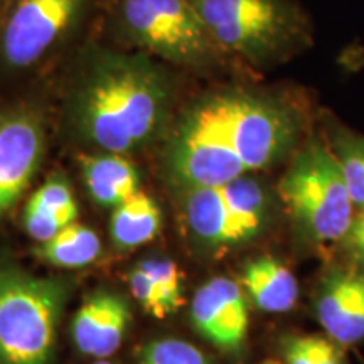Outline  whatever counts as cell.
<instances>
[{
  "label": "cell",
  "mask_w": 364,
  "mask_h": 364,
  "mask_svg": "<svg viewBox=\"0 0 364 364\" xmlns=\"http://www.w3.org/2000/svg\"><path fill=\"white\" fill-rule=\"evenodd\" d=\"M343 241L346 247L351 250L354 257L364 263V211H359L358 215H354L351 226H349Z\"/></svg>",
  "instance_id": "cell-23"
},
{
  "label": "cell",
  "mask_w": 364,
  "mask_h": 364,
  "mask_svg": "<svg viewBox=\"0 0 364 364\" xmlns=\"http://www.w3.org/2000/svg\"><path fill=\"white\" fill-rule=\"evenodd\" d=\"M44 150L41 122L27 112L0 117V220L38 171Z\"/></svg>",
  "instance_id": "cell-9"
},
{
  "label": "cell",
  "mask_w": 364,
  "mask_h": 364,
  "mask_svg": "<svg viewBox=\"0 0 364 364\" xmlns=\"http://www.w3.org/2000/svg\"><path fill=\"white\" fill-rule=\"evenodd\" d=\"M81 166L88 193L100 206L117 208L139 191V172L122 154L83 156Z\"/></svg>",
  "instance_id": "cell-14"
},
{
  "label": "cell",
  "mask_w": 364,
  "mask_h": 364,
  "mask_svg": "<svg viewBox=\"0 0 364 364\" xmlns=\"http://www.w3.org/2000/svg\"><path fill=\"white\" fill-rule=\"evenodd\" d=\"M243 287L252 302L263 312H287L299 299L297 279L272 257L258 258L245 267Z\"/></svg>",
  "instance_id": "cell-15"
},
{
  "label": "cell",
  "mask_w": 364,
  "mask_h": 364,
  "mask_svg": "<svg viewBox=\"0 0 364 364\" xmlns=\"http://www.w3.org/2000/svg\"><path fill=\"white\" fill-rule=\"evenodd\" d=\"M24 228L31 238L44 243V241L56 236L63 228H66V225L51 211L41 208L39 204L29 199L24 209Z\"/></svg>",
  "instance_id": "cell-22"
},
{
  "label": "cell",
  "mask_w": 364,
  "mask_h": 364,
  "mask_svg": "<svg viewBox=\"0 0 364 364\" xmlns=\"http://www.w3.org/2000/svg\"><path fill=\"white\" fill-rule=\"evenodd\" d=\"M85 0H19L2 36V51L11 68L39 61L76 19Z\"/></svg>",
  "instance_id": "cell-8"
},
{
  "label": "cell",
  "mask_w": 364,
  "mask_h": 364,
  "mask_svg": "<svg viewBox=\"0 0 364 364\" xmlns=\"http://www.w3.org/2000/svg\"><path fill=\"white\" fill-rule=\"evenodd\" d=\"M223 53L255 71L284 65L312 44L309 16L294 0H189Z\"/></svg>",
  "instance_id": "cell-3"
},
{
  "label": "cell",
  "mask_w": 364,
  "mask_h": 364,
  "mask_svg": "<svg viewBox=\"0 0 364 364\" xmlns=\"http://www.w3.org/2000/svg\"><path fill=\"white\" fill-rule=\"evenodd\" d=\"M102 252V241L93 230L80 223L63 228L51 240L39 243L36 255L41 260L63 268L90 265Z\"/></svg>",
  "instance_id": "cell-17"
},
{
  "label": "cell",
  "mask_w": 364,
  "mask_h": 364,
  "mask_svg": "<svg viewBox=\"0 0 364 364\" xmlns=\"http://www.w3.org/2000/svg\"><path fill=\"white\" fill-rule=\"evenodd\" d=\"M130 292L145 312L164 318L184 304L182 273L177 263L167 258L144 260L127 275Z\"/></svg>",
  "instance_id": "cell-13"
},
{
  "label": "cell",
  "mask_w": 364,
  "mask_h": 364,
  "mask_svg": "<svg viewBox=\"0 0 364 364\" xmlns=\"http://www.w3.org/2000/svg\"><path fill=\"white\" fill-rule=\"evenodd\" d=\"M316 311L336 343L351 346L364 339V273L332 272L322 284Z\"/></svg>",
  "instance_id": "cell-12"
},
{
  "label": "cell",
  "mask_w": 364,
  "mask_h": 364,
  "mask_svg": "<svg viewBox=\"0 0 364 364\" xmlns=\"http://www.w3.org/2000/svg\"><path fill=\"white\" fill-rule=\"evenodd\" d=\"M331 149L343 167L354 208L364 211V136L336 127Z\"/></svg>",
  "instance_id": "cell-18"
},
{
  "label": "cell",
  "mask_w": 364,
  "mask_h": 364,
  "mask_svg": "<svg viewBox=\"0 0 364 364\" xmlns=\"http://www.w3.org/2000/svg\"><path fill=\"white\" fill-rule=\"evenodd\" d=\"M172 85L167 73L145 56L108 54L86 73L76 93L80 129L112 154L149 144L167 124Z\"/></svg>",
  "instance_id": "cell-2"
},
{
  "label": "cell",
  "mask_w": 364,
  "mask_h": 364,
  "mask_svg": "<svg viewBox=\"0 0 364 364\" xmlns=\"http://www.w3.org/2000/svg\"><path fill=\"white\" fill-rule=\"evenodd\" d=\"M277 194L300 230L316 241H338L354 218L343 167L329 145L312 140L295 154Z\"/></svg>",
  "instance_id": "cell-5"
},
{
  "label": "cell",
  "mask_w": 364,
  "mask_h": 364,
  "mask_svg": "<svg viewBox=\"0 0 364 364\" xmlns=\"http://www.w3.org/2000/svg\"><path fill=\"white\" fill-rule=\"evenodd\" d=\"M130 321V307L120 295L108 290L91 294L71 322L76 349L100 359L112 356L124 343Z\"/></svg>",
  "instance_id": "cell-11"
},
{
  "label": "cell",
  "mask_w": 364,
  "mask_h": 364,
  "mask_svg": "<svg viewBox=\"0 0 364 364\" xmlns=\"http://www.w3.org/2000/svg\"><path fill=\"white\" fill-rule=\"evenodd\" d=\"M122 21L136 46L172 65L208 70L221 58L189 0H122Z\"/></svg>",
  "instance_id": "cell-6"
},
{
  "label": "cell",
  "mask_w": 364,
  "mask_h": 364,
  "mask_svg": "<svg viewBox=\"0 0 364 364\" xmlns=\"http://www.w3.org/2000/svg\"><path fill=\"white\" fill-rule=\"evenodd\" d=\"M306 122L302 105L284 91L218 90L189 107L176 125L167 171L184 191L265 171L297 147Z\"/></svg>",
  "instance_id": "cell-1"
},
{
  "label": "cell",
  "mask_w": 364,
  "mask_h": 364,
  "mask_svg": "<svg viewBox=\"0 0 364 364\" xmlns=\"http://www.w3.org/2000/svg\"><path fill=\"white\" fill-rule=\"evenodd\" d=\"M97 364H112V363H108V361H103V359H102V361H98Z\"/></svg>",
  "instance_id": "cell-24"
},
{
  "label": "cell",
  "mask_w": 364,
  "mask_h": 364,
  "mask_svg": "<svg viewBox=\"0 0 364 364\" xmlns=\"http://www.w3.org/2000/svg\"><path fill=\"white\" fill-rule=\"evenodd\" d=\"M63 282L0 268V364H54Z\"/></svg>",
  "instance_id": "cell-4"
},
{
  "label": "cell",
  "mask_w": 364,
  "mask_h": 364,
  "mask_svg": "<svg viewBox=\"0 0 364 364\" xmlns=\"http://www.w3.org/2000/svg\"><path fill=\"white\" fill-rule=\"evenodd\" d=\"M139 364H213L196 346L181 339H159L145 344L139 353Z\"/></svg>",
  "instance_id": "cell-20"
},
{
  "label": "cell",
  "mask_w": 364,
  "mask_h": 364,
  "mask_svg": "<svg viewBox=\"0 0 364 364\" xmlns=\"http://www.w3.org/2000/svg\"><path fill=\"white\" fill-rule=\"evenodd\" d=\"M285 364H344L334 343L318 336H297L284 344Z\"/></svg>",
  "instance_id": "cell-19"
},
{
  "label": "cell",
  "mask_w": 364,
  "mask_h": 364,
  "mask_svg": "<svg viewBox=\"0 0 364 364\" xmlns=\"http://www.w3.org/2000/svg\"><path fill=\"white\" fill-rule=\"evenodd\" d=\"M161 209L149 194L136 191L118 204L112 216V238L118 248H136L154 240L161 230Z\"/></svg>",
  "instance_id": "cell-16"
},
{
  "label": "cell",
  "mask_w": 364,
  "mask_h": 364,
  "mask_svg": "<svg viewBox=\"0 0 364 364\" xmlns=\"http://www.w3.org/2000/svg\"><path fill=\"white\" fill-rule=\"evenodd\" d=\"M270 211V193L252 176L215 188L184 191V215L191 231L215 247L240 245L260 235Z\"/></svg>",
  "instance_id": "cell-7"
},
{
  "label": "cell",
  "mask_w": 364,
  "mask_h": 364,
  "mask_svg": "<svg viewBox=\"0 0 364 364\" xmlns=\"http://www.w3.org/2000/svg\"><path fill=\"white\" fill-rule=\"evenodd\" d=\"M31 201H34L41 208L51 211L66 226L75 223L76 218H78V206H76L75 196L71 193L70 184L65 179H61V177H51L49 181H46L31 196Z\"/></svg>",
  "instance_id": "cell-21"
},
{
  "label": "cell",
  "mask_w": 364,
  "mask_h": 364,
  "mask_svg": "<svg viewBox=\"0 0 364 364\" xmlns=\"http://www.w3.org/2000/svg\"><path fill=\"white\" fill-rule=\"evenodd\" d=\"M193 324L203 338L223 351H236L248 334L247 295L235 280L216 277L194 294Z\"/></svg>",
  "instance_id": "cell-10"
},
{
  "label": "cell",
  "mask_w": 364,
  "mask_h": 364,
  "mask_svg": "<svg viewBox=\"0 0 364 364\" xmlns=\"http://www.w3.org/2000/svg\"><path fill=\"white\" fill-rule=\"evenodd\" d=\"M263 364H279V363H273V361H272V363H263Z\"/></svg>",
  "instance_id": "cell-25"
}]
</instances>
